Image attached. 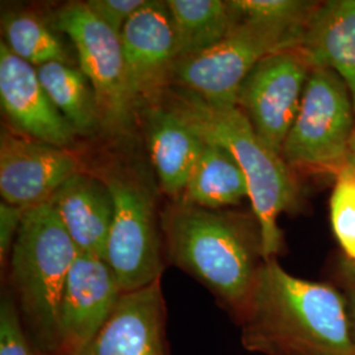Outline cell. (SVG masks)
Returning <instances> with one entry per match:
<instances>
[{"label":"cell","mask_w":355,"mask_h":355,"mask_svg":"<svg viewBox=\"0 0 355 355\" xmlns=\"http://www.w3.org/2000/svg\"><path fill=\"white\" fill-rule=\"evenodd\" d=\"M354 105L346 83L334 71L312 67L299 114L282 157L290 167L338 173L354 129Z\"/></svg>","instance_id":"7"},{"label":"cell","mask_w":355,"mask_h":355,"mask_svg":"<svg viewBox=\"0 0 355 355\" xmlns=\"http://www.w3.org/2000/svg\"><path fill=\"white\" fill-rule=\"evenodd\" d=\"M306 23L280 24L237 17L228 36L214 48L178 61L171 89L175 86L216 107H236L245 78L267 55L297 49Z\"/></svg>","instance_id":"5"},{"label":"cell","mask_w":355,"mask_h":355,"mask_svg":"<svg viewBox=\"0 0 355 355\" xmlns=\"http://www.w3.org/2000/svg\"><path fill=\"white\" fill-rule=\"evenodd\" d=\"M167 104L204 141L227 149L246 178L249 199L261 233L263 261L283 245L278 220L296 204L297 184L283 157L267 146L237 107H216L182 89H170Z\"/></svg>","instance_id":"3"},{"label":"cell","mask_w":355,"mask_h":355,"mask_svg":"<svg viewBox=\"0 0 355 355\" xmlns=\"http://www.w3.org/2000/svg\"><path fill=\"white\" fill-rule=\"evenodd\" d=\"M26 209L24 207L1 202L0 204V261L1 266L10 262L13 243L21 227Z\"/></svg>","instance_id":"26"},{"label":"cell","mask_w":355,"mask_h":355,"mask_svg":"<svg viewBox=\"0 0 355 355\" xmlns=\"http://www.w3.org/2000/svg\"><path fill=\"white\" fill-rule=\"evenodd\" d=\"M146 0H89V11L98 16L104 24L121 33L129 19L140 10Z\"/></svg>","instance_id":"25"},{"label":"cell","mask_w":355,"mask_h":355,"mask_svg":"<svg viewBox=\"0 0 355 355\" xmlns=\"http://www.w3.org/2000/svg\"><path fill=\"white\" fill-rule=\"evenodd\" d=\"M145 136L159 187L179 200L205 141L167 103L144 110Z\"/></svg>","instance_id":"15"},{"label":"cell","mask_w":355,"mask_h":355,"mask_svg":"<svg viewBox=\"0 0 355 355\" xmlns=\"http://www.w3.org/2000/svg\"><path fill=\"white\" fill-rule=\"evenodd\" d=\"M53 24L76 48L79 69L96 96L102 129L111 135L129 132L140 110L128 83L120 35L91 12L86 1L60 8Z\"/></svg>","instance_id":"6"},{"label":"cell","mask_w":355,"mask_h":355,"mask_svg":"<svg viewBox=\"0 0 355 355\" xmlns=\"http://www.w3.org/2000/svg\"><path fill=\"white\" fill-rule=\"evenodd\" d=\"M249 198L246 178L234 157L207 142L179 200L207 209H223Z\"/></svg>","instance_id":"18"},{"label":"cell","mask_w":355,"mask_h":355,"mask_svg":"<svg viewBox=\"0 0 355 355\" xmlns=\"http://www.w3.org/2000/svg\"><path fill=\"white\" fill-rule=\"evenodd\" d=\"M37 353V352H36ZM37 355H48V354H40V353H37Z\"/></svg>","instance_id":"28"},{"label":"cell","mask_w":355,"mask_h":355,"mask_svg":"<svg viewBox=\"0 0 355 355\" xmlns=\"http://www.w3.org/2000/svg\"><path fill=\"white\" fill-rule=\"evenodd\" d=\"M121 295L104 258L79 253L61 297L57 355L82 354L112 316Z\"/></svg>","instance_id":"11"},{"label":"cell","mask_w":355,"mask_h":355,"mask_svg":"<svg viewBox=\"0 0 355 355\" xmlns=\"http://www.w3.org/2000/svg\"><path fill=\"white\" fill-rule=\"evenodd\" d=\"M4 42L13 54L36 69L51 62L70 64V57L60 37L37 15L6 13L1 20Z\"/></svg>","instance_id":"21"},{"label":"cell","mask_w":355,"mask_h":355,"mask_svg":"<svg viewBox=\"0 0 355 355\" xmlns=\"http://www.w3.org/2000/svg\"><path fill=\"white\" fill-rule=\"evenodd\" d=\"M246 349L268 355H355L340 293L288 274L275 258L263 261L245 309Z\"/></svg>","instance_id":"1"},{"label":"cell","mask_w":355,"mask_h":355,"mask_svg":"<svg viewBox=\"0 0 355 355\" xmlns=\"http://www.w3.org/2000/svg\"><path fill=\"white\" fill-rule=\"evenodd\" d=\"M51 200L78 252L105 259L114 218V202L105 182L79 171Z\"/></svg>","instance_id":"16"},{"label":"cell","mask_w":355,"mask_h":355,"mask_svg":"<svg viewBox=\"0 0 355 355\" xmlns=\"http://www.w3.org/2000/svg\"><path fill=\"white\" fill-rule=\"evenodd\" d=\"M80 355H168L161 279L123 292L111 318Z\"/></svg>","instance_id":"14"},{"label":"cell","mask_w":355,"mask_h":355,"mask_svg":"<svg viewBox=\"0 0 355 355\" xmlns=\"http://www.w3.org/2000/svg\"><path fill=\"white\" fill-rule=\"evenodd\" d=\"M80 171L69 149L3 130L0 137V193L6 203L32 208L46 203Z\"/></svg>","instance_id":"12"},{"label":"cell","mask_w":355,"mask_h":355,"mask_svg":"<svg viewBox=\"0 0 355 355\" xmlns=\"http://www.w3.org/2000/svg\"><path fill=\"white\" fill-rule=\"evenodd\" d=\"M297 49L312 67L329 69L343 79L355 111V0L318 4Z\"/></svg>","instance_id":"17"},{"label":"cell","mask_w":355,"mask_h":355,"mask_svg":"<svg viewBox=\"0 0 355 355\" xmlns=\"http://www.w3.org/2000/svg\"><path fill=\"white\" fill-rule=\"evenodd\" d=\"M165 258L199 280L216 299L241 318L262 265L261 237L223 209L175 200L161 217Z\"/></svg>","instance_id":"2"},{"label":"cell","mask_w":355,"mask_h":355,"mask_svg":"<svg viewBox=\"0 0 355 355\" xmlns=\"http://www.w3.org/2000/svg\"><path fill=\"white\" fill-rule=\"evenodd\" d=\"M311 71L312 66L299 49L277 51L257 64L239 89L236 107L261 140L280 155Z\"/></svg>","instance_id":"9"},{"label":"cell","mask_w":355,"mask_h":355,"mask_svg":"<svg viewBox=\"0 0 355 355\" xmlns=\"http://www.w3.org/2000/svg\"><path fill=\"white\" fill-rule=\"evenodd\" d=\"M177 38L178 61L214 48L228 36L237 17L229 1L167 0Z\"/></svg>","instance_id":"19"},{"label":"cell","mask_w":355,"mask_h":355,"mask_svg":"<svg viewBox=\"0 0 355 355\" xmlns=\"http://www.w3.org/2000/svg\"><path fill=\"white\" fill-rule=\"evenodd\" d=\"M114 202L105 261L123 292L162 279L165 249L161 221L149 190L137 178L112 173L103 179Z\"/></svg>","instance_id":"8"},{"label":"cell","mask_w":355,"mask_h":355,"mask_svg":"<svg viewBox=\"0 0 355 355\" xmlns=\"http://www.w3.org/2000/svg\"><path fill=\"white\" fill-rule=\"evenodd\" d=\"M0 355H37L10 292L3 293L0 303Z\"/></svg>","instance_id":"24"},{"label":"cell","mask_w":355,"mask_h":355,"mask_svg":"<svg viewBox=\"0 0 355 355\" xmlns=\"http://www.w3.org/2000/svg\"><path fill=\"white\" fill-rule=\"evenodd\" d=\"M0 101L15 128L31 139L58 148L74 145L76 130L48 96L35 66L0 44Z\"/></svg>","instance_id":"13"},{"label":"cell","mask_w":355,"mask_h":355,"mask_svg":"<svg viewBox=\"0 0 355 355\" xmlns=\"http://www.w3.org/2000/svg\"><path fill=\"white\" fill-rule=\"evenodd\" d=\"M37 74L51 102L76 135L89 136L102 128L95 92L80 69L51 62L37 67Z\"/></svg>","instance_id":"20"},{"label":"cell","mask_w":355,"mask_h":355,"mask_svg":"<svg viewBox=\"0 0 355 355\" xmlns=\"http://www.w3.org/2000/svg\"><path fill=\"white\" fill-rule=\"evenodd\" d=\"M237 17L266 23L304 24L320 3L300 0H232Z\"/></svg>","instance_id":"23"},{"label":"cell","mask_w":355,"mask_h":355,"mask_svg":"<svg viewBox=\"0 0 355 355\" xmlns=\"http://www.w3.org/2000/svg\"><path fill=\"white\" fill-rule=\"evenodd\" d=\"M79 252L51 200L26 209L10 257L13 299L40 354H58V311Z\"/></svg>","instance_id":"4"},{"label":"cell","mask_w":355,"mask_h":355,"mask_svg":"<svg viewBox=\"0 0 355 355\" xmlns=\"http://www.w3.org/2000/svg\"><path fill=\"white\" fill-rule=\"evenodd\" d=\"M330 220L343 252L355 261V170L349 166L336 173L330 196Z\"/></svg>","instance_id":"22"},{"label":"cell","mask_w":355,"mask_h":355,"mask_svg":"<svg viewBox=\"0 0 355 355\" xmlns=\"http://www.w3.org/2000/svg\"><path fill=\"white\" fill-rule=\"evenodd\" d=\"M346 166H349L350 168L355 170V124L350 145H349V152H347V157H346Z\"/></svg>","instance_id":"27"},{"label":"cell","mask_w":355,"mask_h":355,"mask_svg":"<svg viewBox=\"0 0 355 355\" xmlns=\"http://www.w3.org/2000/svg\"><path fill=\"white\" fill-rule=\"evenodd\" d=\"M128 83L139 110L164 103L178 64L177 38L167 3L146 0L120 33Z\"/></svg>","instance_id":"10"}]
</instances>
